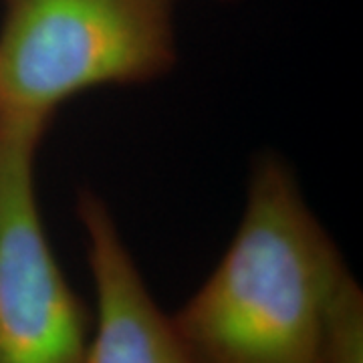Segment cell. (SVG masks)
Masks as SVG:
<instances>
[{
    "instance_id": "1",
    "label": "cell",
    "mask_w": 363,
    "mask_h": 363,
    "mask_svg": "<svg viewBox=\"0 0 363 363\" xmlns=\"http://www.w3.org/2000/svg\"><path fill=\"white\" fill-rule=\"evenodd\" d=\"M347 271L293 168L260 154L230 245L169 319L192 363H325L327 307Z\"/></svg>"
},
{
    "instance_id": "2",
    "label": "cell",
    "mask_w": 363,
    "mask_h": 363,
    "mask_svg": "<svg viewBox=\"0 0 363 363\" xmlns=\"http://www.w3.org/2000/svg\"><path fill=\"white\" fill-rule=\"evenodd\" d=\"M180 0H2L0 123L49 130L99 87L145 85L176 59Z\"/></svg>"
},
{
    "instance_id": "3",
    "label": "cell",
    "mask_w": 363,
    "mask_h": 363,
    "mask_svg": "<svg viewBox=\"0 0 363 363\" xmlns=\"http://www.w3.org/2000/svg\"><path fill=\"white\" fill-rule=\"evenodd\" d=\"M45 133L0 123V363H89L93 317L40 216L35 172Z\"/></svg>"
},
{
    "instance_id": "4",
    "label": "cell",
    "mask_w": 363,
    "mask_h": 363,
    "mask_svg": "<svg viewBox=\"0 0 363 363\" xmlns=\"http://www.w3.org/2000/svg\"><path fill=\"white\" fill-rule=\"evenodd\" d=\"M77 218L95 289L89 363H192L104 198L81 190Z\"/></svg>"
},
{
    "instance_id": "5",
    "label": "cell",
    "mask_w": 363,
    "mask_h": 363,
    "mask_svg": "<svg viewBox=\"0 0 363 363\" xmlns=\"http://www.w3.org/2000/svg\"><path fill=\"white\" fill-rule=\"evenodd\" d=\"M325 363H363V293L347 271L335 286L323 329Z\"/></svg>"
}]
</instances>
